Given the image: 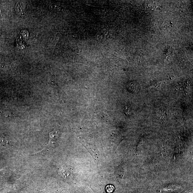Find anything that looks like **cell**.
Instances as JSON below:
<instances>
[{"instance_id": "obj_5", "label": "cell", "mask_w": 193, "mask_h": 193, "mask_svg": "<svg viewBox=\"0 0 193 193\" xmlns=\"http://www.w3.org/2000/svg\"><path fill=\"white\" fill-rule=\"evenodd\" d=\"M114 190V188L112 185H109L107 186L106 188V190L108 193H111L113 192Z\"/></svg>"}, {"instance_id": "obj_2", "label": "cell", "mask_w": 193, "mask_h": 193, "mask_svg": "<svg viewBox=\"0 0 193 193\" xmlns=\"http://www.w3.org/2000/svg\"><path fill=\"white\" fill-rule=\"evenodd\" d=\"M49 144L56 143L59 137V134L56 130H53L49 133Z\"/></svg>"}, {"instance_id": "obj_4", "label": "cell", "mask_w": 193, "mask_h": 193, "mask_svg": "<svg viewBox=\"0 0 193 193\" xmlns=\"http://www.w3.org/2000/svg\"><path fill=\"white\" fill-rule=\"evenodd\" d=\"M0 143L3 146H7L8 143V140L6 138L0 136Z\"/></svg>"}, {"instance_id": "obj_3", "label": "cell", "mask_w": 193, "mask_h": 193, "mask_svg": "<svg viewBox=\"0 0 193 193\" xmlns=\"http://www.w3.org/2000/svg\"><path fill=\"white\" fill-rule=\"evenodd\" d=\"M26 8V5L22 1H19L15 5V11L16 13L20 14L24 12Z\"/></svg>"}, {"instance_id": "obj_1", "label": "cell", "mask_w": 193, "mask_h": 193, "mask_svg": "<svg viewBox=\"0 0 193 193\" xmlns=\"http://www.w3.org/2000/svg\"><path fill=\"white\" fill-rule=\"evenodd\" d=\"M59 174L62 178H70L72 174L71 171L69 168L66 167H62L59 169Z\"/></svg>"}]
</instances>
